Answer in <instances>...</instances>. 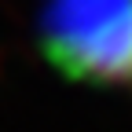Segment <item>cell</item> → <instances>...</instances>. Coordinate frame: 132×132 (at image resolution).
Returning a JSON list of instances; mask_svg holds the SVG:
<instances>
[{"label":"cell","mask_w":132,"mask_h":132,"mask_svg":"<svg viewBox=\"0 0 132 132\" xmlns=\"http://www.w3.org/2000/svg\"><path fill=\"white\" fill-rule=\"evenodd\" d=\"M37 48L66 81L132 88V0H44Z\"/></svg>","instance_id":"cell-1"}]
</instances>
